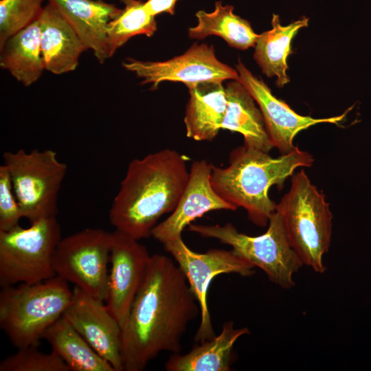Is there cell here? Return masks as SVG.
Instances as JSON below:
<instances>
[{
	"instance_id": "f1b7e54d",
	"label": "cell",
	"mask_w": 371,
	"mask_h": 371,
	"mask_svg": "<svg viewBox=\"0 0 371 371\" xmlns=\"http://www.w3.org/2000/svg\"><path fill=\"white\" fill-rule=\"evenodd\" d=\"M177 1L179 0H148L144 2V6L153 16L163 12L172 15L175 14V8Z\"/></svg>"
},
{
	"instance_id": "7c38bea8",
	"label": "cell",
	"mask_w": 371,
	"mask_h": 371,
	"mask_svg": "<svg viewBox=\"0 0 371 371\" xmlns=\"http://www.w3.org/2000/svg\"><path fill=\"white\" fill-rule=\"evenodd\" d=\"M138 240L116 229L111 233V268L105 302L121 327L144 280L151 256Z\"/></svg>"
},
{
	"instance_id": "5b68a950",
	"label": "cell",
	"mask_w": 371,
	"mask_h": 371,
	"mask_svg": "<svg viewBox=\"0 0 371 371\" xmlns=\"http://www.w3.org/2000/svg\"><path fill=\"white\" fill-rule=\"evenodd\" d=\"M72 293L68 282L56 276L1 287L0 327L16 348L37 346L46 330L63 316Z\"/></svg>"
},
{
	"instance_id": "30bf717a",
	"label": "cell",
	"mask_w": 371,
	"mask_h": 371,
	"mask_svg": "<svg viewBox=\"0 0 371 371\" xmlns=\"http://www.w3.org/2000/svg\"><path fill=\"white\" fill-rule=\"evenodd\" d=\"M163 245L186 276L199 305L201 322L195 341L199 344L212 339L216 335L207 302L211 282L215 277L225 273L251 276L255 273V267L232 250L214 249L205 253L195 252L186 245L182 238Z\"/></svg>"
},
{
	"instance_id": "d6986e66",
	"label": "cell",
	"mask_w": 371,
	"mask_h": 371,
	"mask_svg": "<svg viewBox=\"0 0 371 371\" xmlns=\"http://www.w3.org/2000/svg\"><path fill=\"white\" fill-rule=\"evenodd\" d=\"M249 334L247 328H236L226 322L221 333L194 346L184 355L173 353L165 364L167 371H229L234 361V346L242 336Z\"/></svg>"
},
{
	"instance_id": "d4e9b609",
	"label": "cell",
	"mask_w": 371,
	"mask_h": 371,
	"mask_svg": "<svg viewBox=\"0 0 371 371\" xmlns=\"http://www.w3.org/2000/svg\"><path fill=\"white\" fill-rule=\"evenodd\" d=\"M156 30L155 16L147 12L144 2L132 0L109 23L106 43L109 58L131 38L141 34L150 37Z\"/></svg>"
},
{
	"instance_id": "2e32d148",
	"label": "cell",
	"mask_w": 371,
	"mask_h": 371,
	"mask_svg": "<svg viewBox=\"0 0 371 371\" xmlns=\"http://www.w3.org/2000/svg\"><path fill=\"white\" fill-rule=\"evenodd\" d=\"M41 47L45 69L56 75L74 71L87 50L71 25L51 3L38 17Z\"/></svg>"
},
{
	"instance_id": "44dd1931",
	"label": "cell",
	"mask_w": 371,
	"mask_h": 371,
	"mask_svg": "<svg viewBox=\"0 0 371 371\" xmlns=\"http://www.w3.org/2000/svg\"><path fill=\"white\" fill-rule=\"evenodd\" d=\"M0 66L25 87L34 83L45 69L38 19L10 36L0 48Z\"/></svg>"
},
{
	"instance_id": "ac0fdd59",
	"label": "cell",
	"mask_w": 371,
	"mask_h": 371,
	"mask_svg": "<svg viewBox=\"0 0 371 371\" xmlns=\"http://www.w3.org/2000/svg\"><path fill=\"white\" fill-rule=\"evenodd\" d=\"M188 88L190 98L183 119L186 136L212 141L222 129L227 109L225 87L222 81H205Z\"/></svg>"
},
{
	"instance_id": "6da1fadb",
	"label": "cell",
	"mask_w": 371,
	"mask_h": 371,
	"mask_svg": "<svg viewBox=\"0 0 371 371\" xmlns=\"http://www.w3.org/2000/svg\"><path fill=\"white\" fill-rule=\"evenodd\" d=\"M199 312L177 264L166 256L152 255L122 327L124 370L142 371L162 352H181L182 337Z\"/></svg>"
},
{
	"instance_id": "4fadbf2b",
	"label": "cell",
	"mask_w": 371,
	"mask_h": 371,
	"mask_svg": "<svg viewBox=\"0 0 371 371\" xmlns=\"http://www.w3.org/2000/svg\"><path fill=\"white\" fill-rule=\"evenodd\" d=\"M236 69L238 73V80L258 104L271 142L280 155L289 153L297 147L293 144V139L299 132L321 123L338 124L348 113L347 111L340 115L327 118L301 115L274 96L267 85L254 76L240 60L236 65Z\"/></svg>"
},
{
	"instance_id": "277c9868",
	"label": "cell",
	"mask_w": 371,
	"mask_h": 371,
	"mask_svg": "<svg viewBox=\"0 0 371 371\" xmlns=\"http://www.w3.org/2000/svg\"><path fill=\"white\" fill-rule=\"evenodd\" d=\"M288 192L276 205L289 242L304 265L317 273L326 267L333 232V214L322 192L302 169L291 176Z\"/></svg>"
},
{
	"instance_id": "f546056e",
	"label": "cell",
	"mask_w": 371,
	"mask_h": 371,
	"mask_svg": "<svg viewBox=\"0 0 371 371\" xmlns=\"http://www.w3.org/2000/svg\"><path fill=\"white\" fill-rule=\"evenodd\" d=\"M120 1H122L123 3L126 4L128 3V2L131 1L132 0H120Z\"/></svg>"
},
{
	"instance_id": "4316f807",
	"label": "cell",
	"mask_w": 371,
	"mask_h": 371,
	"mask_svg": "<svg viewBox=\"0 0 371 371\" xmlns=\"http://www.w3.org/2000/svg\"><path fill=\"white\" fill-rule=\"evenodd\" d=\"M36 347L19 348L17 352L2 359L0 371H70L55 352L44 353Z\"/></svg>"
},
{
	"instance_id": "83f0119b",
	"label": "cell",
	"mask_w": 371,
	"mask_h": 371,
	"mask_svg": "<svg viewBox=\"0 0 371 371\" xmlns=\"http://www.w3.org/2000/svg\"><path fill=\"white\" fill-rule=\"evenodd\" d=\"M23 214L15 196L6 167L0 166V231H8L19 225Z\"/></svg>"
},
{
	"instance_id": "ba28073f",
	"label": "cell",
	"mask_w": 371,
	"mask_h": 371,
	"mask_svg": "<svg viewBox=\"0 0 371 371\" xmlns=\"http://www.w3.org/2000/svg\"><path fill=\"white\" fill-rule=\"evenodd\" d=\"M3 159L23 217L30 223L56 217L58 194L67 172L57 153L50 149H19L5 152Z\"/></svg>"
},
{
	"instance_id": "7402d4cb",
	"label": "cell",
	"mask_w": 371,
	"mask_h": 371,
	"mask_svg": "<svg viewBox=\"0 0 371 371\" xmlns=\"http://www.w3.org/2000/svg\"><path fill=\"white\" fill-rule=\"evenodd\" d=\"M308 23V19L304 17L283 26L279 16L273 14L272 28L258 35L254 58L267 76L277 77L276 85L279 87L289 82L286 60L291 53V41L299 30L307 27Z\"/></svg>"
},
{
	"instance_id": "8992f818",
	"label": "cell",
	"mask_w": 371,
	"mask_h": 371,
	"mask_svg": "<svg viewBox=\"0 0 371 371\" xmlns=\"http://www.w3.org/2000/svg\"><path fill=\"white\" fill-rule=\"evenodd\" d=\"M268 225L264 234L255 236L239 232L230 223L223 225L191 223L188 228L203 237L229 245L236 255L262 270L271 282L290 289L295 284L293 275L304 265L291 247L276 211Z\"/></svg>"
},
{
	"instance_id": "8fae6325",
	"label": "cell",
	"mask_w": 371,
	"mask_h": 371,
	"mask_svg": "<svg viewBox=\"0 0 371 371\" xmlns=\"http://www.w3.org/2000/svg\"><path fill=\"white\" fill-rule=\"evenodd\" d=\"M122 65L142 78V85L150 84L153 89L164 81L181 82L188 87L205 81L238 80L237 70L218 60L214 47L207 44H194L183 54L166 61L128 58Z\"/></svg>"
},
{
	"instance_id": "ffe728a7",
	"label": "cell",
	"mask_w": 371,
	"mask_h": 371,
	"mask_svg": "<svg viewBox=\"0 0 371 371\" xmlns=\"http://www.w3.org/2000/svg\"><path fill=\"white\" fill-rule=\"evenodd\" d=\"M227 109L222 129L240 133L247 147L269 153L273 147L268 135L265 123L255 100L236 80L225 87Z\"/></svg>"
},
{
	"instance_id": "52a82bcc",
	"label": "cell",
	"mask_w": 371,
	"mask_h": 371,
	"mask_svg": "<svg viewBox=\"0 0 371 371\" xmlns=\"http://www.w3.org/2000/svg\"><path fill=\"white\" fill-rule=\"evenodd\" d=\"M56 217L0 231V286L34 284L55 276L53 256L61 239Z\"/></svg>"
},
{
	"instance_id": "603a6c76",
	"label": "cell",
	"mask_w": 371,
	"mask_h": 371,
	"mask_svg": "<svg viewBox=\"0 0 371 371\" xmlns=\"http://www.w3.org/2000/svg\"><path fill=\"white\" fill-rule=\"evenodd\" d=\"M70 371H115L62 316L43 335Z\"/></svg>"
},
{
	"instance_id": "9c48e42d",
	"label": "cell",
	"mask_w": 371,
	"mask_h": 371,
	"mask_svg": "<svg viewBox=\"0 0 371 371\" xmlns=\"http://www.w3.org/2000/svg\"><path fill=\"white\" fill-rule=\"evenodd\" d=\"M111 233L87 228L61 238L53 256L56 276L97 298L106 301Z\"/></svg>"
},
{
	"instance_id": "3957f363",
	"label": "cell",
	"mask_w": 371,
	"mask_h": 371,
	"mask_svg": "<svg viewBox=\"0 0 371 371\" xmlns=\"http://www.w3.org/2000/svg\"><path fill=\"white\" fill-rule=\"evenodd\" d=\"M313 161L312 155L297 147L273 157L243 145L230 152L227 166L212 164L211 183L221 198L243 208L254 225L265 227L277 205L269 197L270 188L282 186L296 169L311 167Z\"/></svg>"
},
{
	"instance_id": "7a4b0ae2",
	"label": "cell",
	"mask_w": 371,
	"mask_h": 371,
	"mask_svg": "<svg viewBox=\"0 0 371 371\" xmlns=\"http://www.w3.org/2000/svg\"><path fill=\"white\" fill-rule=\"evenodd\" d=\"M187 160L170 148L133 159L109 210L115 229L137 240L151 236L159 219L181 198L189 177Z\"/></svg>"
},
{
	"instance_id": "9a60e30c",
	"label": "cell",
	"mask_w": 371,
	"mask_h": 371,
	"mask_svg": "<svg viewBox=\"0 0 371 371\" xmlns=\"http://www.w3.org/2000/svg\"><path fill=\"white\" fill-rule=\"evenodd\" d=\"M211 172L212 164L204 159L192 164L187 184L175 209L154 227L151 236L164 244L182 238L186 227L209 212L237 209L214 190L211 183Z\"/></svg>"
},
{
	"instance_id": "cb8c5ba5",
	"label": "cell",
	"mask_w": 371,
	"mask_h": 371,
	"mask_svg": "<svg viewBox=\"0 0 371 371\" xmlns=\"http://www.w3.org/2000/svg\"><path fill=\"white\" fill-rule=\"evenodd\" d=\"M233 10V6L223 5L217 1L213 12L198 11V23L188 29L189 37L203 39L215 35L221 37L230 47L239 49L255 46L259 34L254 32L247 20L236 15Z\"/></svg>"
},
{
	"instance_id": "e0dca14e",
	"label": "cell",
	"mask_w": 371,
	"mask_h": 371,
	"mask_svg": "<svg viewBox=\"0 0 371 371\" xmlns=\"http://www.w3.org/2000/svg\"><path fill=\"white\" fill-rule=\"evenodd\" d=\"M63 15L81 39L102 64L109 58L106 38L109 23L121 12L102 0H48Z\"/></svg>"
},
{
	"instance_id": "5bb4252c",
	"label": "cell",
	"mask_w": 371,
	"mask_h": 371,
	"mask_svg": "<svg viewBox=\"0 0 371 371\" xmlns=\"http://www.w3.org/2000/svg\"><path fill=\"white\" fill-rule=\"evenodd\" d=\"M63 316L115 371H123L122 327L104 302L74 286Z\"/></svg>"
},
{
	"instance_id": "484cf974",
	"label": "cell",
	"mask_w": 371,
	"mask_h": 371,
	"mask_svg": "<svg viewBox=\"0 0 371 371\" xmlns=\"http://www.w3.org/2000/svg\"><path fill=\"white\" fill-rule=\"evenodd\" d=\"M43 1H0V48L10 36L38 19Z\"/></svg>"
}]
</instances>
